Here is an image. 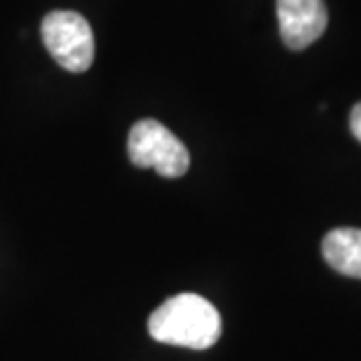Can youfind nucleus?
I'll return each mask as SVG.
<instances>
[{
    "label": "nucleus",
    "instance_id": "nucleus-1",
    "mask_svg": "<svg viewBox=\"0 0 361 361\" xmlns=\"http://www.w3.org/2000/svg\"><path fill=\"white\" fill-rule=\"evenodd\" d=\"M221 329L219 310L195 293H180L164 300L148 319V334L153 341L190 350H209L221 338Z\"/></svg>",
    "mask_w": 361,
    "mask_h": 361
},
{
    "label": "nucleus",
    "instance_id": "nucleus-2",
    "mask_svg": "<svg viewBox=\"0 0 361 361\" xmlns=\"http://www.w3.org/2000/svg\"><path fill=\"white\" fill-rule=\"evenodd\" d=\"M127 153L136 167L155 169L164 178H178L190 169V153L185 143L162 122L150 118L139 120L129 129Z\"/></svg>",
    "mask_w": 361,
    "mask_h": 361
},
{
    "label": "nucleus",
    "instance_id": "nucleus-3",
    "mask_svg": "<svg viewBox=\"0 0 361 361\" xmlns=\"http://www.w3.org/2000/svg\"><path fill=\"white\" fill-rule=\"evenodd\" d=\"M42 42L54 61L71 73H85L94 61V33L87 19L71 10L49 12L42 19Z\"/></svg>",
    "mask_w": 361,
    "mask_h": 361
},
{
    "label": "nucleus",
    "instance_id": "nucleus-4",
    "mask_svg": "<svg viewBox=\"0 0 361 361\" xmlns=\"http://www.w3.org/2000/svg\"><path fill=\"white\" fill-rule=\"evenodd\" d=\"M277 19L284 45L305 49L326 31L329 12L324 0H277Z\"/></svg>",
    "mask_w": 361,
    "mask_h": 361
},
{
    "label": "nucleus",
    "instance_id": "nucleus-5",
    "mask_svg": "<svg viewBox=\"0 0 361 361\" xmlns=\"http://www.w3.org/2000/svg\"><path fill=\"white\" fill-rule=\"evenodd\" d=\"M322 254L336 272L361 279V228H336L324 237Z\"/></svg>",
    "mask_w": 361,
    "mask_h": 361
},
{
    "label": "nucleus",
    "instance_id": "nucleus-6",
    "mask_svg": "<svg viewBox=\"0 0 361 361\" xmlns=\"http://www.w3.org/2000/svg\"><path fill=\"white\" fill-rule=\"evenodd\" d=\"M350 129L355 134V139L361 141V104H357L350 113Z\"/></svg>",
    "mask_w": 361,
    "mask_h": 361
}]
</instances>
